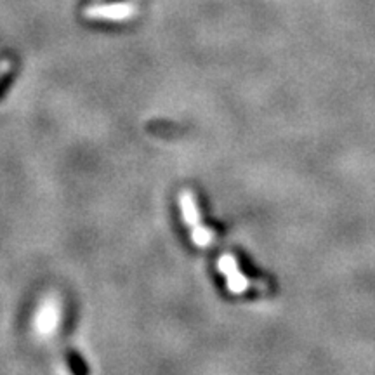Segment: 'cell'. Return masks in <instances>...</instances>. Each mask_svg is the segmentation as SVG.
<instances>
[{
	"label": "cell",
	"instance_id": "277c9868",
	"mask_svg": "<svg viewBox=\"0 0 375 375\" xmlns=\"http://www.w3.org/2000/svg\"><path fill=\"white\" fill-rule=\"evenodd\" d=\"M84 14L91 20L103 21H125L131 20L136 14V7L132 3H108V6H91L84 10Z\"/></svg>",
	"mask_w": 375,
	"mask_h": 375
},
{
	"label": "cell",
	"instance_id": "7a4b0ae2",
	"mask_svg": "<svg viewBox=\"0 0 375 375\" xmlns=\"http://www.w3.org/2000/svg\"><path fill=\"white\" fill-rule=\"evenodd\" d=\"M61 320H63V308L56 295H47L41 306L37 308L34 316V330L38 339L49 341L59 330Z\"/></svg>",
	"mask_w": 375,
	"mask_h": 375
},
{
	"label": "cell",
	"instance_id": "3957f363",
	"mask_svg": "<svg viewBox=\"0 0 375 375\" xmlns=\"http://www.w3.org/2000/svg\"><path fill=\"white\" fill-rule=\"evenodd\" d=\"M218 269L226 276V287H228V290L232 292V294L241 295L248 290L250 281H248L247 276L240 271L238 261L232 254H225L219 257Z\"/></svg>",
	"mask_w": 375,
	"mask_h": 375
},
{
	"label": "cell",
	"instance_id": "6da1fadb",
	"mask_svg": "<svg viewBox=\"0 0 375 375\" xmlns=\"http://www.w3.org/2000/svg\"><path fill=\"white\" fill-rule=\"evenodd\" d=\"M179 211H181L186 228L190 229L191 241L200 248L211 247L215 240V233L204 225L197 194L191 190H183L179 193Z\"/></svg>",
	"mask_w": 375,
	"mask_h": 375
},
{
	"label": "cell",
	"instance_id": "5b68a950",
	"mask_svg": "<svg viewBox=\"0 0 375 375\" xmlns=\"http://www.w3.org/2000/svg\"><path fill=\"white\" fill-rule=\"evenodd\" d=\"M10 66H13V64H10V61H3V63L0 64V78H2L3 75H6L7 71L10 70Z\"/></svg>",
	"mask_w": 375,
	"mask_h": 375
}]
</instances>
